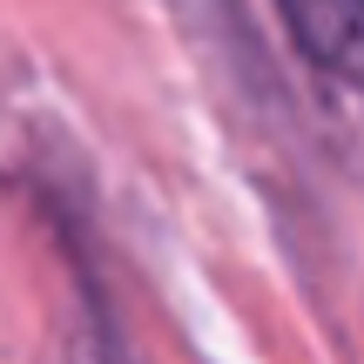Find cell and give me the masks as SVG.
<instances>
[{"instance_id": "1", "label": "cell", "mask_w": 364, "mask_h": 364, "mask_svg": "<svg viewBox=\"0 0 364 364\" xmlns=\"http://www.w3.org/2000/svg\"><path fill=\"white\" fill-rule=\"evenodd\" d=\"M277 21L317 75L364 95V0H277Z\"/></svg>"}]
</instances>
